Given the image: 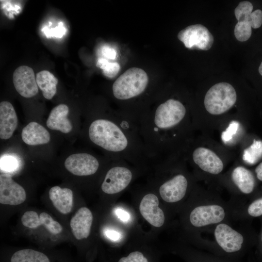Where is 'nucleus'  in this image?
Here are the masks:
<instances>
[{"label":"nucleus","mask_w":262,"mask_h":262,"mask_svg":"<svg viewBox=\"0 0 262 262\" xmlns=\"http://www.w3.org/2000/svg\"><path fill=\"white\" fill-rule=\"evenodd\" d=\"M87 135L112 159H123L137 167L146 165L150 160L137 121L123 112L94 118L88 126Z\"/></svg>","instance_id":"obj_1"},{"label":"nucleus","mask_w":262,"mask_h":262,"mask_svg":"<svg viewBox=\"0 0 262 262\" xmlns=\"http://www.w3.org/2000/svg\"><path fill=\"white\" fill-rule=\"evenodd\" d=\"M151 110L146 109L137 120L139 131L150 159L159 157L178 137L176 129L182 124L187 110L180 100L172 98L158 102Z\"/></svg>","instance_id":"obj_2"},{"label":"nucleus","mask_w":262,"mask_h":262,"mask_svg":"<svg viewBox=\"0 0 262 262\" xmlns=\"http://www.w3.org/2000/svg\"><path fill=\"white\" fill-rule=\"evenodd\" d=\"M148 83V77L143 69L131 67L115 81L112 87V94L119 101H131L143 96Z\"/></svg>","instance_id":"obj_3"},{"label":"nucleus","mask_w":262,"mask_h":262,"mask_svg":"<svg viewBox=\"0 0 262 262\" xmlns=\"http://www.w3.org/2000/svg\"><path fill=\"white\" fill-rule=\"evenodd\" d=\"M113 164L107 171L101 185L103 192L108 195L119 193L130 184L134 170L123 159H113Z\"/></svg>","instance_id":"obj_4"},{"label":"nucleus","mask_w":262,"mask_h":262,"mask_svg":"<svg viewBox=\"0 0 262 262\" xmlns=\"http://www.w3.org/2000/svg\"><path fill=\"white\" fill-rule=\"evenodd\" d=\"M236 99L234 87L229 83L219 82L212 86L206 93L204 106L210 114L219 115L229 110Z\"/></svg>","instance_id":"obj_5"},{"label":"nucleus","mask_w":262,"mask_h":262,"mask_svg":"<svg viewBox=\"0 0 262 262\" xmlns=\"http://www.w3.org/2000/svg\"><path fill=\"white\" fill-rule=\"evenodd\" d=\"M253 8L250 2L243 1L234 10L238 22L234 33L238 41L245 42L248 40L251 35L252 28H259L262 24V11L257 9L252 12Z\"/></svg>","instance_id":"obj_6"},{"label":"nucleus","mask_w":262,"mask_h":262,"mask_svg":"<svg viewBox=\"0 0 262 262\" xmlns=\"http://www.w3.org/2000/svg\"><path fill=\"white\" fill-rule=\"evenodd\" d=\"M178 38L189 49L207 50L213 43V37L209 30L202 24L187 26L179 32Z\"/></svg>","instance_id":"obj_7"},{"label":"nucleus","mask_w":262,"mask_h":262,"mask_svg":"<svg viewBox=\"0 0 262 262\" xmlns=\"http://www.w3.org/2000/svg\"><path fill=\"white\" fill-rule=\"evenodd\" d=\"M65 167L69 172L78 176H89L96 174L100 166L99 159L86 152L73 154L65 160Z\"/></svg>","instance_id":"obj_8"},{"label":"nucleus","mask_w":262,"mask_h":262,"mask_svg":"<svg viewBox=\"0 0 262 262\" xmlns=\"http://www.w3.org/2000/svg\"><path fill=\"white\" fill-rule=\"evenodd\" d=\"M225 217V211L221 206L210 204L195 208L190 213L189 220L194 227L201 228L219 224Z\"/></svg>","instance_id":"obj_9"},{"label":"nucleus","mask_w":262,"mask_h":262,"mask_svg":"<svg viewBox=\"0 0 262 262\" xmlns=\"http://www.w3.org/2000/svg\"><path fill=\"white\" fill-rule=\"evenodd\" d=\"M188 186V181L186 176L179 173L161 182L158 191L164 201L174 203L180 201L184 197Z\"/></svg>","instance_id":"obj_10"},{"label":"nucleus","mask_w":262,"mask_h":262,"mask_svg":"<svg viewBox=\"0 0 262 262\" xmlns=\"http://www.w3.org/2000/svg\"><path fill=\"white\" fill-rule=\"evenodd\" d=\"M26 198V192L20 185L15 182L12 176L6 173L0 175V203L17 205L22 203Z\"/></svg>","instance_id":"obj_11"},{"label":"nucleus","mask_w":262,"mask_h":262,"mask_svg":"<svg viewBox=\"0 0 262 262\" xmlns=\"http://www.w3.org/2000/svg\"><path fill=\"white\" fill-rule=\"evenodd\" d=\"M214 235L218 245L227 253L239 251L244 241L240 232L225 223H219L216 226Z\"/></svg>","instance_id":"obj_12"},{"label":"nucleus","mask_w":262,"mask_h":262,"mask_svg":"<svg viewBox=\"0 0 262 262\" xmlns=\"http://www.w3.org/2000/svg\"><path fill=\"white\" fill-rule=\"evenodd\" d=\"M14 85L22 97L30 98L38 92V85L33 69L26 66L16 68L13 76Z\"/></svg>","instance_id":"obj_13"},{"label":"nucleus","mask_w":262,"mask_h":262,"mask_svg":"<svg viewBox=\"0 0 262 262\" xmlns=\"http://www.w3.org/2000/svg\"><path fill=\"white\" fill-rule=\"evenodd\" d=\"M139 211L144 218L152 226L160 228L165 221L163 211L159 207V200L156 195L149 193L142 198Z\"/></svg>","instance_id":"obj_14"},{"label":"nucleus","mask_w":262,"mask_h":262,"mask_svg":"<svg viewBox=\"0 0 262 262\" xmlns=\"http://www.w3.org/2000/svg\"><path fill=\"white\" fill-rule=\"evenodd\" d=\"M194 162L202 170L212 174L221 173L224 164L221 159L212 150L204 147L196 148L192 154Z\"/></svg>","instance_id":"obj_15"},{"label":"nucleus","mask_w":262,"mask_h":262,"mask_svg":"<svg viewBox=\"0 0 262 262\" xmlns=\"http://www.w3.org/2000/svg\"><path fill=\"white\" fill-rule=\"evenodd\" d=\"M22 224L28 228L34 229L43 225L50 233L57 234L63 230L62 226L46 213H41L39 216L34 211L26 212L21 217Z\"/></svg>","instance_id":"obj_16"},{"label":"nucleus","mask_w":262,"mask_h":262,"mask_svg":"<svg viewBox=\"0 0 262 262\" xmlns=\"http://www.w3.org/2000/svg\"><path fill=\"white\" fill-rule=\"evenodd\" d=\"M93 214L86 207L80 208L70 221V227L74 236L77 240L87 238L91 231Z\"/></svg>","instance_id":"obj_17"},{"label":"nucleus","mask_w":262,"mask_h":262,"mask_svg":"<svg viewBox=\"0 0 262 262\" xmlns=\"http://www.w3.org/2000/svg\"><path fill=\"white\" fill-rule=\"evenodd\" d=\"M18 119L12 104L7 101L0 103V138H10L17 128Z\"/></svg>","instance_id":"obj_18"},{"label":"nucleus","mask_w":262,"mask_h":262,"mask_svg":"<svg viewBox=\"0 0 262 262\" xmlns=\"http://www.w3.org/2000/svg\"><path fill=\"white\" fill-rule=\"evenodd\" d=\"M68 107L65 104H60L51 111L46 122L47 127L50 130L59 131L68 133L72 130V125L67 118Z\"/></svg>","instance_id":"obj_19"},{"label":"nucleus","mask_w":262,"mask_h":262,"mask_svg":"<svg viewBox=\"0 0 262 262\" xmlns=\"http://www.w3.org/2000/svg\"><path fill=\"white\" fill-rule=\"evenodd\" d=\"M21 138L30 146L48 143L50 139L49 133L43 126L36 122H31L22 130Z\"/></svg>","instance_id":"obj_20"},{"label":"nucleus","mask_w":262,"mask_h":262,"mask_svg":"<svg viewBox=\"0 0 262 262\" xmlns=\"http://www.w3.org/2000/svg\"><path fill=\"white\" fill-rule=\"evenodd\" d=\"M49 197L59 212L67 214L71 212L73 205V192L71 189L53 186L49 191Z\"/></svg>","instance_id":"obj_21"},{"label":"nucleus","mask_w":262,"mask_h":262,"mask_svg":"<svg viewBox=\"0 0 262 262\" xmlns=\"http://www.w3.org/2000/svg\"><path fill=\"white\" fill-rule=\"evenodd\" d=\"M231 179L240 191L249 194L253 191L255 185L254 177L251 172L243 166H238L231 173Z\"/></svg>","instance_id":"obj_22"},{"label":"nucleus","mask_w":262,"mask_h":262,"mask_svg":"<svg viewBox=\"0 0 262 262\" xmlns=\"http://www.w3.org/2000/svg\"><path fill=\"white\" fill-rule=\"evenodd\" d=\"M36 80L44 97L47 99H51L56 93L57 78L49 71L42 70L37 73Z\"/></svg>","instance_id":"obj_23"},{"label":"nucleus","mask_w":262,"mask_h":262,"mask_svg":"<svg viewBox=\"0 0 262 262\" xmlns=\"http://www.w3.org/2000/svg\"><path fill=\"white\" fill-rule=\"evenodd\" d=\"M262 157V141L253 140L252 144L243 152V159L247 164L256 163Z\"/></svg>","instance_id":"obj_24"},{"label":"nucleus","mask_w":262,"mask_h":262,"mask_svg":"<svg viewBox=\"0 0 262 262\" xmlns=\"http://www.w3.org/2000/svg\"><path fill=\"white\" fill-rule=\"evenodd\" d=\"M96 66L102 70V73L105 76L110 79L115 78L120 69V66L117 62H111L104 58L98 59Z\"/></svg>","instance_id":"obj_25"},{"label":"nucleus","mask_w":262,"mask_h":262,"mask_svg":"<svg viewBox=\"0 0 262 262\" xmlns=\"http://www.w3.org/2000/svg\"><path fill=\"white\" fill-rule=\"evenodd\" d=\"M239 124L236 121H231L225 131L222 132L221 138L224 143L229 141L234 135L239 128Z\"/></svg>","instance_id":"obj_26"},{"label":"nucleus","mask_w":262,"mask_h":262,"mask_svg":"<svg viewBox=\"0 0 262 262\" xmlns=\"http://www.w3.org/2000/svg\"><path fill=\"white\" fill-rule=\"evenodd\" d=\"M118 262H149L147 259L138 251L131 252L128 256L121 258Z\"/></svg>","instance_id":"obj_27"},{"label":"nucleus","mask_w":262,"mask_h":262,"mask_svg":"<svg viewBox=\"0 0 262 262\" xmlns=\"http://www.w3.org/2000/svg\"><path fill=\"white\" fill-rule=\"evenodd\" d=\"M247 213L252 217H258L262 215V197L254 200L249 205Z\"/></svg>","instance_id":"obj_28"},{"label":"nucleus","mask_w":262,"mask_h":262,"mask_svg":"<svg viewBox=\"0 0 262 262\" xmlns=\"http://www.w3.org/2000/svg\"><path fill=\"white\" fill-rule=\"evenodd\" d=\"M0 162L1 169L5 171H11L17 167V160L12 156L3 157Z\"/></svg>","instance_id":"obj_29"},{"label":"nucleus","mask_w":262,"mask_h":262,"mask_svg":"<svg viewBox=\"0 0 262 262\" xmlns=\"http://www.w3.org/2000/svg\"><path fill=\"white\" fill-rule=\"evenodd\" d=\"M115 213L118 218L124 223L128 222L131 219V215L129 213L122 208L115 209Z\"/></svg>","instance_id":"obj_30"},{"label":"nucleus","mask_w":262,"mask_h":262,"mask_svg":"<svg viewBox=\"0 0 262 262\" xmlns=\"http://www.w3.org/2000/svg\"><path fill=\"white\" fill-rule=\"evenodd\" d=\"M102 54L103 56L109 59L115 60L116 58L117 52L115 49L105 46L102 48Z\"/></svg>","instance_id":"obj_31"},{"label":"nucleus","mask_w":262,"mask_h":262,"mask_svg":"<svg viewBox=\"0 0 262 262\" xmlns=\"http://www.w3.org/2000/svg\"><path fill=\"white\" fill-rule=\"evenodd\" d=\"M105 236L113 241H118L121 238V234L114 229H107L104 231Z\"/></svg>","instance_id":"obj_32"},{"label":"nucleus","mask_w":262,"mask_h":262,"mask_svg":"<svg viewBox=\"0 0 262 262\" xmlns=\"http://www.w3.org/2000/svg\"><path fill=\"white\" fill-rule=\"evenodd\" d=\"M63 25L62 24L61 22L59 23L58 27H55L53 29H51V30H50L45 31V34L47 33H52V32H54L51 34V36L52 35V36H57L58 37H61V36L63 35V34H64L65 32V28L63 27Z\"/></svg>","instance_id":"obj_33"},{"label":"nucleus","mask_w":262,"mask_h":262,"mask_svg":"<svg viewBox=\"0 0 262 262\" xmlns=\"http://www.w3.org/2000/svg\"><path fill=\"white\" fill-rule=\"evenodd\" d=\"M255 172L257 178L261 181H262V162L256 168Z\"/></svg>","instance_id":"obj_34"},{"label":"nucleus","mask_w":262,"mask_h":262,"mask_svg":"<svg viewBox=\"0 0 262 262\" xmlns=\"http://www.w3.org/2000/svg\"><path fill=\"white\" fill-rule=\"evenodd\" d=\"M259 73L262 76V62H261L259 67Z\"/></svg>","instance_id":"obj_35"},{"label":"nucleus","mask_w":262,"mask_h":262,"mask_svg":"<svg viewBox=\"0 0 262 262\" xmlns=\"http://www.w3.org/2000/svg\"></svg>","instance_id":"obj_36"}]
</instances>
